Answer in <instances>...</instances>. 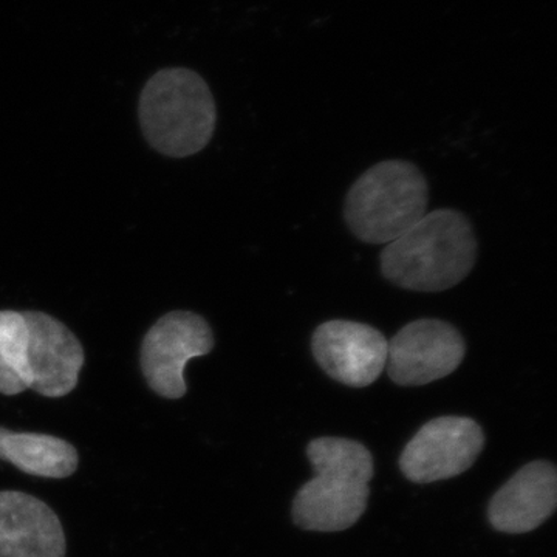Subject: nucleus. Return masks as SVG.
<instances>
[{"instance_id":"f257e3e1","label":"nucleus","mask_w":557,"mask_h":557,"mask_svg":"<svg viewBox=\"0 0 557 557\" xmlns=\"http://www.w3.org/2000/svg\"><path fill=\"white\" fill-rule=\"evenodd\" d=\"M83 344L60 319L44 311L0 310V394L38 392L61 398L78 386Z\"/></svg>"},{"instance_id":"f03ea898","label":"nucleus","mask_w":557,"mask_h":557,"mask_svg":"<svg viewBox=\"0 0 557 557\" xmlns=\"http://www.w3.org/2000/svg\"><path fill=\"white\" fill-rule=\"evenodd\" d=\"M478 260V239L467 215L437 209L381 252L383 276L410 292L438 293L469 276Z\"/></svg>"},{"instance_id":"7ed1b4c3","label":"nucleus","mask_w":557,"mask_h":557,"mask_svg":"<svg viewBox=\"0 0 557 557\" xmlns=\"http://www.w3.org/2000/svg\"><path fill=\"white\" fill-rule=\"evenodd\" d=\"M307 454L314 478L300 487L293 502L296 525L322 533L354 527L368 508L372 454L355 440L338 437L313 440Z\"/></svg>"},{"instance_id":"20e7f679","label":"nucleus","mask_w":557,"mask_h":557,"mask_svg":"<svg viewBox=\"0 0 557 557\" xmlns=\"http://www.w3.org/2000/svg\"><path fill=\"white\" fill-rule=\"evenodd\" d=\"M146 141L157 152L186 159L201 152L218 123V109L207 81L194 70L175 67L157 72L146 83L138 104Z\"/></svg>"},{"instance_id":"39448f33","label":"nucleus","mask_w":557,"mask_h":557,"mask_svg":"<svg viewBox=\"0 0 557 557\" xmlns=\"http://www.w3.org/2000/svg\"><path fill=\"white\" fill-rule=\"evenodd\" d=\"M428 205V182L416 164L381 161L348 190L344 218L359 240L387 245L420 222Z\"/></svg>"},{"instance_id":"423d86ee","label":"nucleus","mask_w":557,"mask_h":557,"mask_svg":"<svg viewBox=\"0 0 557 557\" xmlns=\"http://www.w3.org/2000/svg\"><path fill=\"white\" fill-rule=\"evenodd\" d=\"M214 344V333L200 314L188 310L164 314L143 339L139 364L146 383L160 397H185L186 366L190 359L211 354Z\"/></svg>"},{"instance_id":"0eeeda50","label":"nucleus","mask_w":557,"mask_h":557,"mask_svg":"<svg viewBox=\"0 0 557 557\" xmlns=\"http://www.w3.org/2000/svg\"><path fill=\"white\" fill-rule=\"evenodd\" d=\"M465 355L467 344L454 325L418 319L387 343V373L398 386H426L456 372Z\"/></svg>"},{"instance_id":"6e6552de","label":"nucleus","mask_w":557,"mask_h":557,"mask_svg":"<svg viewBox=\"0 0 557 557\" xmlns=\"http://www.w3.org/2000/svg\"><path fill=\"white\" fill-rule=\"evenodd\" d=\"M483 445V429L471 418H435L410 440L399 458V468L416 483L457 478L474 465Z\"/></svg>"},{"instance_id":"1a4fd4ad","label":"nucleus","mask_w":557,"mask_h":557,"mask_svg":"<svg viewBox=\"0 0 557 557\" xmlns=\"http://www.w3.org/2000/svg\"><path fill=\"white\" fill-rule=\"evenodd\" d=\"M311 351L330 379L348 387H368L386 368L387 339L372 325L329 321L314 330Z\"/></svg>"},{"instance_id":"9d476101","label":"nucleus","mask_w":557,"mask_h":557,"mask_svg":"<svg viewBox=\"0 0 557 557\" xmlns=\"http://www.w3.org/2000/svg\"><path fill=\"white\" fill-rule=\"evenodd\" d=\"M57 512L30 494L0 491V557H65Z\"/></svg>"},{"instance_id":"9b49d317","label":"nucleus","mask_w":557,"mask_h":557,"mask_svg":"<svg viewBox=\"0 0 557 557\" xmlns=\"http://www.w3.org/2000/svg\"><path fill=\"white\" fill-rule=\"evenodd\" d=\"M556 502V468L548 461H533L500 487L487 518L502 533H530L555 512Z\"/></svg>"},{"instance_id":"f8f14e48","label":"nucleus","mask_w":557,"mask_h":557,"mask_svg":"<svg viewBox=\"0 0 557 557\" xmlns=\"http://www.w3.org/2000/svg\"><path fill=\"white\" fill-rule=\"evenodd\" d=\"M0 460L28 475L67 479L79 465L78 450L60 437L0 428Z\"/></svg>"}]
</instances>
